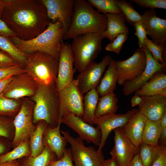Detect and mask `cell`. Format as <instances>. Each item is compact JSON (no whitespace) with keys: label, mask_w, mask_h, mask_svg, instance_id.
<instances>
[{"label":"cell","mask_w":166,"mask_h":166,"mask_svg":"<svg viewBox=\"0 0 166 166\" xmlns=\"http://www.w3.org/2000/svg\"><path fill=\"white\" fill-rule=\"evenodd\" d=\"M108 66V69L96 88L99 96L114 92L116 88L117 77L115 60L112 59Z\"/></svg>","instance_id":"25"},{"label":"cell","mask_w":166,"mask_h":166,"mask_svg":"<svg viewBox=\"0 0 166 166\" xmlns=\"http://www.w3.org/2000/svg\"><path fill=\"white\" fill-rule=\"evenodd\" d=\"M140 97L142 101L138 105L139 111L148 119L159 120L166 111V96L156 95Z\"/></svg>","instance_id":"20"},{"label":"cell","mask_w":166,"mask_h":166,"mask_svg":"<svg viewBox=\"0 0 166 166\" xmlns=\"http://www.w3.org/2000/svg\"><path fill=\"white\" fill-rule=\"evenodd\" d=\"M128 1L135 3L140 7L144 8H149L155 9L161 8L166 9V0H128Z\"/></svg>","instance_id":"40"},{"label":"cell","mask_w":166,"mask_h":166,"mask_svg":"<svg viewBox=\"0 0 166 166\" xmlns=\"http://www.w3.org/2000/svg\"><path fill=\"white\" fill-rule=\"evenodd\" d=\"M113 131L114 145L110 154L117 163L123 166H127L138 153V148L125 136L121 128Z\"/></svg>","instance_id":"17"},{"label":"cell","mask_w":166,"mask_h":166,"mask_svg":"<svg viewBox=\"0 0 166 166\" xmlns=\"http://www.w3.org/2000/svg\"><path fill=\"white\" fill-rule=\"evenodd\" d=\"M12 76H10L0 80V94L3 92L8 83L11 80Z\"/></svg>","instance_id":"50"},{"label":"cell","mask_w":166,"mask_h":166,"mask_svg":"<svg viewBox=\"0 0 166 166\" xmlns=\"http://www.w3.org/2000/svg\"><path fill=\"white\" fill-rule=\"evenodd\" d=\"M14 118L0 116V136L12 141L15 134Z\"/></svg>","instance_id":"37"},{"label":"cell","mask_w":166,"mask_h":166,"mask_svg":"<svg viewBox=\"0 0 166 166\" xmlns=\"http://www.w3.org/2000/svg\"><path fill=\"white\" fill-rule=\"evenodd\" d=\"M142 98L140 96L135 94L131 99V105L132 107L138 105L141 103Z\"/></svg>","instance_id":"52"},{"label":"cell","mask_w":166,"mask_h":166,"mask_svg":"<svg viewBox=\"0 0 166 166\" xmlns=\"http://www.w3.org/2000/svg\"><path fill=\"white\" fill-rule=\"evenodd\" d=\"M147 35L154 44L165 46L166 40V20L158 17L155 9H150L141 14Z\"/></svg>","instance_id":"18"},{"label":"cell","mask_w":166,"mask_h":166,"mask_svg":"<svg viewBox=\"0 0 166 166\" xmlns=\"http://www.w3.org/2000/svg\"><path fill=\"white\" fill-rule=\"evenodd\" d=\"M115 0H88L97 11L106 15L108 14L119 13L121 11L115 3Z\"/></svg>","instance_id":"36"},{"label":"cell","mask_w":166,"mask_h":166,"mask_svg":"<svg viewBox=\"0 0 166 166\" xmlns=\"http://www.w3.org/2000/svg\"><path fill=\"white\" fill-rule=\"evenodd\" d=\"M64 34L62 24L58 21L50 22L44 31L32 39L24 40L15 36L9 38L17 48L25 54L39 51L58 60Z\"/></svg>","instance_id":"3"},{"label":"cell","mask_w":166,"mask_h":166,"mask_svg":"<svg viewBox=\"0 0 166 166\" xmlns=\"http://www.w3.org/2000/svg\"><path fill=\"white\" fill-rule=\"evenodd\" d=\"M56 89L59 92L73 81L76 70L73 67L74 58L70 45L63 41L58 59Z\"/></svg>","instance_id":"15"},{"label":"cell","mask_w":166,"mask_h":166,"mask_svg":"<svg viewBox=\"0 0 166 166\" xmlns=\"http://www.w3.org/2000/svg\"><path fill=\"white\" fill-rule=\"evenodd\" d=\"M1 18L19 39H33L50 22L40 0H6Z\"/></svg>","instance_id":"1"},{"label":"cell","mask_w":166,"mask_h":166,"mask_svg":"<svg viewBox=\"0 0 166 166\" xmlns=\"http://www.w3.org/2000/svg\"><path fill=\"white\" fill-rule=\"evenodd\" d=\"M134 27L136 30L135 34L138 39L139 48L144 49L146 47L144 41L147 37L145 26L142 22H139L136 23Z\"/></svg>","instance_id":"42"},{"label":"cell","mask_w":166,"mask_h":166,"mask_svg":"<svg viewBox=\"0 0 166 166\" xmlns=\"http://www.w3.org/2000/svg\"><path fill=\"white\" fill-rule=\"evenodd\" d=\"M129 34V33L127 32L119 34L112 42L107 45L105 47V49L108 51L119 54Z\"/></svg>","instance_id":"39"},{"label":"cell","mask_w":166,"mask_h":166,"mask_svg":"<svg viewBox=\"0 0 166 166\" xmlns=\"http://www.w3.org/2000/svg\"><path fill=\"white\" fill-rule=\"evenodd\" d=\"M38 87L33 78L25 72L13 76L2 93L10 98H31L35 94Z\"/></svg>","instance_id":"11"},{"label":"cell","mask_w":166,"mask_h":166,"mask_svg":"<svg viewBox=\"0 0 166 166\" xmlns=\"http://www.w3.org/2000/svg\"><path fill=\"white\" fill-rule=\"evenodd\" d=\"M135 94L140 96L160 95L166 96V74L163 71L156 73Z\"/></svg>","instance_id":"23"},{"label":"cell","mask_w":166,"mask_h":166,"mask_svg":"<svg viewBox=\"0 0 166 166\" xmlns=\"http://www.w3.org/2000/svg\"><path fill=\"white\" fill-rule=\"evenodd\" d=\"M35 95L30 98L35 103L33 121L36 125L40 120L45 121L52 128L61 123L60 100L55 87L38 85Z\"/></svg>","instance_id":"4"},{"label":"cell","mask_w":166,"mask_h":166,"mask_svg":"<svg viewBox=\"0 0 166 166\" xmlns=\"http://www.w3.org/2000/svg\"><path fill=\"white\" fill-rule=\"evenodd\" d=\"M146 60L144 49L139 48L128 59L115 60L117 83L123 85L125 82L132 81L140 75L145 69Z\"/></svg>","instance_id":"9"},{"label":"cell","mask_w":166,"mask_h":166,"mask_svg":"<svg viewBox=\"0 0 166 166\" xmlns=\"http://www.w3.org/2000/svg\"><path fill=\"white\" fill-rule=\"evenodd\" d=\"M118 100L114 92L105 94L99 99L96 109L95 118L106 114H115L118 107Z\"/></svg>","instance_id":"28"},{"label":"cell","mask_w":166,"mask_h":166,"mask_svg":"<svg viewBox=\"0 0 166 166\" xmlns=\"http://www.w3.org/2000/svg\"><path fill=\"white\" fill-rule=\"evenodd\" d=\"M25 72L23 67L18 64L10 67L0 68V80Z\"/></svg>","instance_id":"41"},{"label":"cell","mask_w":166,"mask_h":166,"mask_svg":"<svg viewBox=\"0 0 166 166\" xmlns=\"http://www.w3.org/2000/svg\"><path fill=\"white\" fill-rule=\"evenodd\" d=\"M6 0H0V17L1 18L2 11L5 4Z\"/></svg>","instance_id":"55"},{"label":"cell","mask_w":166,"mask_h":166,"mask_svg":"<svg viewBox=\"0 0 166 166\" xmlns=\"http://www.w3.org/2000/svg\"><path fill=\"white\" fill-rule=\"evenodd\" d=\"M17 64L15 61L7 53L0 50V68L10 67Z\"/></svg>","instance_id":"44"},{"label":"cell","mask_w":166,"mask_h":166,"mask_svg":"<svg viewBox=\"0 0 166 166\" xmlns=\"http://www.w3.org/2000/svg\"><path fill=\"white\" fill-rule=\"evenodd\" d=\"M107 27L101 35L103 38H107L112 42L119 34L129 32L124 17L121 12L115 14H106Z\"/></svg>","instance_id":"24"},{"label":"cell","mask_w":166,"mask_h":166,"mask_svg":"<svg viewBox=\"0 0 166 166\" xmlns=\"http://www.w3.org/2000/svg\"><path fill=\"white\" fill-rule=\"evenodd\" d=\"M34 105V102L30 98H22L21 109L14 119L15 134L12 141L13 148L24 141L29 140L36 128V125L33 121Z\"/></svg>","instance_id":"7"},{"label":"cell","mask_w":166,"mask_h":166,"mask_svg":"<svg viewBox=\"0 0 166 166\" xmlns=\"http://www.w3.org/2000/svg\"><path fill=\"white\" fill-rule=\"evenodd\" d=\"M0 35L8 38L15 36L14 33L0 17Z\"/></svg>","instance_id":"46"},{"label":"cell","mask_w":166,"mask_h":166,"mask_svg":"<svg viewBox=\"0 0 166 166\" xmlns=\"http://www.w3.org/2000/svg\"><path fill=\"white\" fill-rule=\"evenodd\" d=\"M61 106V117L71 113L82 118L83 113L84 95L80 91L76 79L58 92Z\"/></svg>","instance_id":"12"},{"label":"cell","mask_w":166,"mask_h":166,"mask_svg":"<svg viewBox=\"0 0 166 166\" xmlns=\"http://www.w3.org/2000/svg\"><path fill=\"white\" fill-rule=\"evenodd\" d=\"M146 56V63L142 73L135 79L124 83L122 91L124 94L128 96L132 94L145 84L156 72L163 71L165 67L156 61L151 52L146 47L144 49Z\"/></svg>","instance_id":"19"},{"label":"cell","mask_w":166,"mask_h":166,"mask_svg":"<svg viewBox=\"0 0 166 166\" xmlns=\"http://www.w3.org/2000/svg\"><path fill=\"white\" fill-rule=\"evenodd\" d=\"M144 43L145 47L151 53L154 59L157 62H160L165 67L164 62L165 54V46H162L154 44L151 39L146 37Z\"/></svg>","instance_id":"38"},{"label":"cell","mask_w":166,"mask_h":166,"mask_svg":"<svg viewBox=\"0 0 166 166\" xmlns=\"http://www.w3.org/2000/svg\"><path fill=\"white\" fill-rule=\"evenodd\" d=\"M22 98L14 99L5 97L0 94V116L14 118L21 108Z\"/></svg>","instance_id":"33"},{"label":"cell","mask_w":166,"mask_h":166,"mask_svg":"<svg viewBox=\"0 0 166 166\" xmlns=\"http://www.w3.org/2000/svg\"><path fill=\"white\" fill-rule=\"evenodd\" d=\"M0 49L7 53L17 64L24 67L29 55L19 50L9 38L0 35Z\"/></svg>","instance_id":"32"},{"label":"cell","mask_w":166,"mask_h":166,"mask_svg":"<svg viewBox=\"0 0 166 166\" xmlns=\"http://www.w3.org/2000/svg\"><path fill=\"white\" fill-rule=\"evenodd\" d=\"M147 120L139 110L121 128L125 136L138 148L142 142V133Z\"/></svg>","instance_id":"22"},{"label":"cell","mask_w":166,"mask_h":166,"mask_svg":"<svg viewBox=\"0 0 166 166\" xmlns=\"http://www.w3.org/2000/svg\"><path fill=\"white\" fill-rule=\"evenodd\" d=\"M61 123H63L78 134L83 141L92 143L95 145H100L101 134L99 128L95 127L84 122L82 118L70 113L64 114L62 117Z\"/></svg>","instance_id":"16"},{"label":"cell","mask_w":166,"mask_h":166,"mask_svg":"<svg viewBox=\"0 0 166 166\" xmlns=\"http://www.w3.org/2000/svg\"><path fill=\"white\" fill-rule=\"evenodd\" d=\"M160 124L163 128L166 127V111L164 112L163 115L159 120Z\"/></svg>","instance_id":"54"},{"label":"cell","mask_w":166,"mask_h":166,"mask_svg":"<svg viewBox=\"0 0 166 166\" xmlns=\"http://www.w3.org/2000/svg\"><path fill=\"white\" fill-rule=\"evenodd\" d=\"M58 60L45 53L37 51L29 55L23 68L38 85L56 88Z\"/></svg>","instance_id":"5"},{"label":"cell","mask_w":166,"mask_h":166,"mask_svg":"<svg viewBox=\"0 0 166 166\" xmlns=\"http://www.w3.org/2000/svg\"><path fill=\"white\" fill-rule=\"evenodd\" d=\"M127 166H143L138 153L134 156Z\"/></svg>","instance_id":"48"},{"label":"cell","mask_w":166,"mask_h":166,"mask_svg":"<svg viewBox=\"0 0 166 166\" xmlns=\"http://www.w3.org/2000/svg\"><path fill=\"white\" fill-rule=\"evenodd\" d=\"M152 166H166V148Z\"/></svg>","instance_id":"47"},{"label":"cell","mask_w":166,"mask_h":166,"mask_svg":"<svg viewBox=\"0 0 166 166\" xmlns=\"http://www.w3.org/2000/svg\"><path fill=\"white\" fill-rule=\"evenodd\" d=\"M50 22L62 23L64 34L69 29L74 12V0H42Z\"/></svg>","instance_id":"13"},{"label":"cell","mask_w":166,"mask_h":166,"mask_svg":"<svg viewBox=\"0 0 166 166\" xmlns=\"http://www.w3.org/2000/svg\"><path fill=\"white\" fill-rule=\"evenodd\" d=\"M112 59L110 55H106L101 62L97 63L94 61L91 63L78 75L75 79L83 95L90 90L96 88Z\"/></svg>","instance_id":"10"},{"label":"cell","mask_w":166,"mask_h":166,"mask_svg":"<svg viewBox=\"0 0 166 166\" xmlns=\"http://www.w3.org/2000/svg\"><path fill=\"white\" fill-rule=\"evenodd\" d=\"M70 148H65L62 157L58 160H54L50 163L54 166H74Z\"/></svg>","instance_id":"43"},{"label":"cell","mask_w":166,"mask_h":166,"mask_svg":"<svg viewBox=\"0 0 166 166\" xmlns=\"http://www.w3.org/2000/svg\"><path fill=\"white\" fill-rule=\"evenodd\" d=\"M99 95L96 88H93L83 96V113L82 119L90 125L95 118V112L99 99Z\"/></svg>","instance_id":"27"},{"label":"cell","mask_w":166,"mask_h":166,"mask_svg":"<svg viewBox=\"0 0 166 166\" xmlns=\"http://www.w3.org/2000/svg\"><path fill=\"white\" fill-rule=\"evenodd\" d=\"M115 3L130 25L134 27L136 23L142 22L141 14L135 10L131 3L124 0H115Z\"/></svg>","instance_id":"34"},{"label":"cell","mask_w":166,"mask_h":166,"mask_svg":"<svg viewBox=\"0 0 166 166\" xmlns=\"http://www.w3.org/2000/svg\"><path fill=\"white\" fill-rule=\"evenodd\" d=\"M70 144L73 161L75 166H100L105 159L101 150L86 146L79 137L72 136L69 131H61Z\"/></svg>","instance_id":"8"},{"label":"cell","mask_w":166,"mask_h":166,"mask_svg":"<svg viewBox=\"0 0 166 166\" xmlns=\"http://www.w3.org/2000/svg\"><path fill=\"white\" fill-rule=\"evenodd\" d=\"M163 129L159 120L153 121L148 119L142 133V142L151 145H158Z\"/></svg>","instance_id":"31"},{"label":"cell","mask_w":166,"mask_h":166,"mask_svg":"<svg viewBox=\"0 0 166 166\" xmlns=\"http://www.w3.org/2000/svg\"><path fill=\"white\" fill-rule=\"evenodd\" d=\"M61 124L59 123L54 128L48 124L44 132L42 138L44 146L49 148L55 153L57 160L63 156L68 142L66 137L61 134Z\"/></svg>","instance_id":"21"},{"label":"cell","mask_w":166,"mask_h":166,"mask_svg":"<svg viewBox=\"0 0 166 166\" xmlns=\"http://www.w3.org/2000/svg\"><path fill=\"white\" fill-rule=\"evenodd\" d=\"M107 24L106 15L94 10L88 1L74 0L71 24L63 40L87 33L101 34L106 30Z\"/></svg>","instance_id":"2"},{"label":"cell","mask_w":166,"mask_h":166,"mask_svg":"<svg viewBox=\"0 0 166 166\" xmlns=\"http://www.w3.org/2000/svg\"><path fill=\"white\" fill-rule=\"evenodd\" d=\"M55 153L47 146H45L43 152L36 156L31 155L23 157L21 162H18L20 166H47L51 161L56 160Z\"/></svg>","instance_id":"30"},{"label":"cell","mask_w":166,"mask_h":166,"mask_svg":"<svg viewBox=\"0 0 166 166\" xmlns=\"http://www.w3.org/2000/svg\"><path fill=\"white\" fill-rule=\"evenodd\" d=\"M48 124L43 120L39 121L36 124V128L32 134L29 140L31 156H37L43 152L45 146L43 142V135Z\"/></svg>","instance_id":"29"},{"label":"cell","mask_w":166,"mask_h":166,"mask_svg":"<svg viewBox=\"0 0 166 166\" xmlns=\"http://www.w3.org/2000/svg\"><path fill=\"white\" fill-rule=\"evenodd\" d=\"M103 38L101 34L87 33L73 39L71 48L74 58V65L79 73L95 61L102 49Z\"/></svg>","instance_id":"6"},{"label":"cell","mask_w":166,"mask_h":166,"mask_svg":"<svg viewBox=\"0 0 166 166\" xmlns=\"http://www.w3.org/2000/svg\"><path fill=\"white\" fill-rule=\"evenodd\" d=\"M100 166H117V162L113 158L104 160Z\"/></svg>","instance_id":"51"},{"label":"cell","mask_w":166,"mask_h":166,"mask_svg":"<svg viewBox=\"0 0 166 166\" xmlns=\"http://www.w3.org/2000/svg\"><path fill=\"white\" fill-rule=\"evenodd\" d=\"M12 148V141L0 136V156L9 152Z\"/></svg>","instance_id":"45"},{"label":"cell","mask_w":166,"mask_h":166,"mask_svg":"<svg viewBox=\"0 0 166 166\" xmlns=\"http://www.w3.org/2000/svg\"><path fill=\"white\" fill-rule=\"evenodd\" d=\"M166 147L151 145L142 142L138 153L143 166H152Z\"/></svg>","instance_id":"26"},{"label":"cell","mask_w":166,"mask_h":166,"mask_svg":"<svg viewBox=\"0 0 166 166\" xmlns=\"http://www.w3.org/2000/svg\"><path fill=\"white\" fill-rule=\"evenodd\" d=\"M0 166H20V165L17 160H14L0 164Z\"/></svg>","instance_id":"53"},{"label":"cell","mask_w":166,"mask_h":166,"mask_svg":"<svg viewBox=\"0 0 166 166\" xmlns=\"http://www.w3.org/2000/svg\"><path fill=\"white\" fill-rule=\"evenodd\" d=\"M47 166H54L52 164L50 163L48 164Z\"/></svg>","instance_id":"56"},{"label":"cell","mask_w":166,"mask_h":166,"mask_svg":"<svg viewBox=\"0 0 166 166\" xmlns=\"http://www.w3.org/2000/svg\"><path fill=\"white\" fill-rule=\"evenodd\" d=\"M158 143H159L158 145L163 147H166V127L163 128L159 139Z\"/></svg>","instance_id":"49"},{"label":"cell","mask_w":166,"mask_h":166,"mask_svg":"<svg viewBox=\"0 0 166 166\" xmlns=\"http://www.w3.org/2000/svg\"><path fill=\"white\" fill-rule=\"evenodd\" d=\"M117 166H123L117 163Z\"/></svg>","instance_id":"57"},{"label":"cell","mask_w":166,"mask_h":166,"mask_svg":"<svg viewBox=\"0 0 166 166\" xmlns=\"http://www.w3.org/2000/svg\"><path fill=\"white\" fill-rule=\"evenodd\" d=\"M13 149V150L0 156V164L17 160L31 155L29 140L23 142Z\"/></svg>","instance_id":"35"},{"label":"cell","mask_w":166,"mask_h":166,"mask_svg":"<svg viewBox=\"0 0 166 166\" xmlns=\"http://www.w3.org/2000/svg\"><path fill=\"white\" fill-rule=\"evenodd\" d=\"M139 110L133 108L125 113L106 114L95 118L92 124H96L101 131V138L98 149L102 150L111 131L118 128H122L128 121L131 117Z\"/></svg>","instance_id":"14"}]
</instances>
